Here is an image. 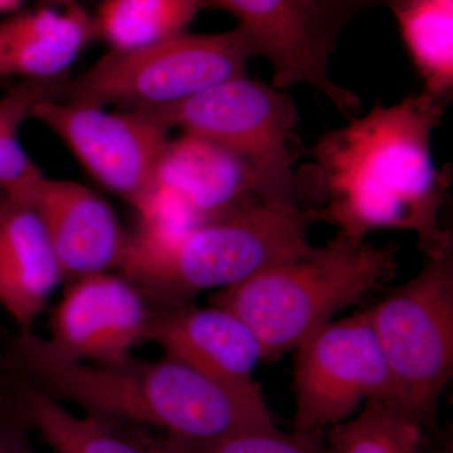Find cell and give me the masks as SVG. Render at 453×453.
<instances>
[{"mask_svg": "<svg viewBox=\"0 0 453 453\" xmlns=\"http://www.w3.org/2000/svg\"><path fill=\"white\" fill-rule=\"evenodd\" d=\"M447 105L421 91L395 105L377 103L320 136L305 172L316 223L356 238L377 229L410 232L425 257L453 249L441 220L451 170L438 169L432 157Z\"/></svg>", "mask_w": 453, "mask_h": 453, "instance_id": "6da1fadb", "label": "cell"}, {"mask_svg": "<svg viewBox=\"0 0 453 453\" xmlns=\"http://www.w3.org/2000/svg\"><path fill=\"white\" fill-rule=\"evenodd\" d=\"M315 223L312 211L296 203L271 202L203 220L166 242L130 234L120 271L151 309L181 305L306 255Z\"/></svg>", "mask_w": 453, "mask_h": 453, "instance_id": "7a4b0ae2", "label": "cell"}, {"mask_svg": "<svg viewBox=\"0 0 453 453\" xmlns=\"http://www.w3.org/2000/svg\"><path fill=\"white\" fill-rule=\"evenodd\" d=\"M396 271L395 244L377 246L338 231L299 258L214 291L210 303L240 316L258 339L265 362H273L338 312L381 290Z\"/></svg>", "mask_w": 453, "mask_h": 453, "instance_id": "3957f363", "label": "cell"}, {"mask_svg": "<svg viewBox=\"0 0 453 453\" xmlns=\"http://www.w3.org/2000/svg\"><path fill=\"white\" fill-rule=\"evenodd\" d=\"M256 57L240 27L210 35L183 32L140 49L109 50L79 76L59 80L52 97L119 109H165L244 76Z\"/></svg>", "mask_w": 453, "mask_h": 453, "instance_id": "277c9868", "label": "cell"}, {"mask_svg": "<svg viewBox=\"0 0 453 453\" xmlns=\"http://www.w3.org/2000/svg\"><path fill=\"white\" fill-rule=\"evenodd\" d=\"M425 258L416 275L368 312L392 374L395 403L428 429L436 426L453 374V249Z\"/></svg>", "mask_w": 453, "mask_h": 453, "instance_id": "5b68a950", "label": "cell"}, {"mask_svg": "<svg viewBox=\"0 0 453 453\" xmlns=\"http://www.w3.org/2000/svg\"><path fill=\"white\" fill-rule=\"evenodd\" d=\"M169 130L210 140L240 155L277 183L299 195L300 118L288 92L244 76L220 82L178 105L145 110ZM305 208V205H303Z\"/></svg>", "mask_w": 453, "mask_h": 453, "instance_id": "8992f818", "label": "cell"}, {"mask_svg": "<svg viewBox=\"0 0 453 453\" xmlns=\"http://www.w3.org/2000/svg\"><path fill=\"white\" fill-rule=\"evenodd\" d=\"M294 431L325 434L357 405L395 402L388 363L368 310L315 330L295 349Z\"/></svg>", "mask_w": 453, "mask_h": 453, "instance_id": "52a82bcc", "label": "cell"}, {"mask_svg": "<svg viewBox=\"0 0 453 453\" xmlns=\"http://www.w3.org/2000/svg\"><path fill=\"white\" fill-rule=\"evenodd\" d=\"M29 119L52 131L98 184L133 208L153 187L170 133L145 110H110L52 96L38 101Z\"/></svg>", "mask_w": 453, "mask_h": 453, "instance_id": "ba28073f", "label": "cell"}, {"mask_svg": "<svg viewBox=\"0 0 453 453\" xmlns=\"http://www.w3.org/2000/svg\"><path fill=\"white\" fill-rule=\"evenodd\" d=\"M228 12L251 40L258 57L273 68V86L288 91L308 86L327 98L348 120L362 110L350 89L334 81L330 61L336 50L338 23L320 0H203Z\"/></svg>", "mask_w": 453, "mask_h": 453, "instance_id": "9c48e42d", "label": "cell"}, {"mask_svg": "<svg viewBox=\"0 0 453 453\" xmlns=\"http://www.w3.org/2000/svg\"><path fill=\"white\" fill-rule=\"evenodd\" d=\"M151 306L125 276L95 273L73 280L50 321L47 347L64 359L111 363L144 342Z\"/></svg>", "mask_w": 453, "mask_h": 453, "instance_id": "30bf717a", "label": "cell"}, {"mask_svg": "<svg viewBox=\"0 0 453 453\" xmlns=\"http://www.w3.org/2000/svg\"><path fill=\"white\" fill-rule=\"evenodd\" d=\"M154 184L169 190L201 220L264 203L290 202L303 207L299 195L249 160L190 134L168 139Z\"/></svg>", "mask_w": 453, "mask_h": 453, "instance_id": "8fae6325", "label": "cell"}, {"mask_svg": "<svg viewBox=\"0 0 453 453\" xmlns=\"http://www.w3.org/2000/svg\"><path fill=\"white\" fill-rule=\"evenodd\" d=\"M31 204L43 223L64 280L120 270L130 234L103 196L77 181L44 177Z\"/></svg>", "mask_w": 453, "mask_h": 453, "instance_id": "7c38bea8", "label": "cell"}, {"mask_svg": "<svg viewBox=\"0 0 453 453\" xmlns=\"http://www.w3.org/2000/svg\"><path fill=\"white\" fill-rule=\"evenodd\" d=\"M144 342L162 348L165 357L234 386L257 384L253 372L265 362L264 350L249 325L213 303L151 309Z\"/></svg>", "mask_w": 453, "mask_h": 453, "instance_id": "4fadbf2b", "label": "cell"}, {"mask_svg": "<svg viewBox=\"0 0 453 453\" xmlns=\"http://www.w3.org/2000/svg\"><path fill=\"white\" fill-rule=\"evenodd\" d=\"M64 280L43 223L31 203L0 201V308L31 332L50 294Z\"/></svg>", "mask_w": 453, "mask_h": 453, "instance_id": "5bb4252c", "label": "cell"}, {"mask_svg": "<svg viewBox=\"0 0 453 453\" xmlns=\"http://www.w3.org/2000/svg\"><path fill=\"white\" fill-rule=\"evenodd\" d=\"M92 38L91 16L80 3L46 0L0 22V76L62 79Z\"/></svg>", "mask_w": 453, "mask_h": 453, "instance_id": "9a60e30c", "label": "cell"}, {"mask_svg": "<svg viewBox=\"0 0 453 453\" xmlns=\"http://www.w3.org/2000/svg\"><path fill=\"white\" fill-rule=\"evenodd\" d=\"M17 408L53 453H170L164 438L100 414H74L35 386L20 392Z\"/></svg>", "mask_w": 453, "mask_h": 453, "instance_id": "2e32d148", "label": "cell"}, {"mask_svg": "<svg viewBox=\"0 0 453 453\" xmlns=\"http://www.w3.org/2000/svg\"><path fill=\"white\" fill-rule=\"evenodd\" d=\"M423 92L449 104L453 94V0H387Z\"/></svg>", "mask_w": 453, "mask_h": 453, "instance_id": "e0dca14e", "label": "cell"}, {"mask_svg": "<svg viewBox=\"0 0 453 453\" xmlns=\"http://www.w3.org/2000/svg\"><path fill=\"white\" fill-rule=\"evenodd\" d=\"M204 8L203 0H103L92 27L110 50H135L187 32Z\"/></svg>", "mask_w": 453, "mask_h": 453, "instance_id": "ac0fdd59", "label": "cell"}, {"mask_svg": "<svg viewBox=\"0 0 453 453\" xmlns=\"http://www.w3.org/2000/svg\"><path fill=\"white\" fill-rule=\"evenodd\" d=\"M423 431L395 402L371 401L327 429L326 442L333 453H419Z\"/></svg>", "mask_w": 453, "mask_h": 453, "instance_id": "d6986e66", "label": "cell"}, {"mask_svg": "<svg viewBox=\"0 0 453 453\" xmlns=\"http://www.w3.org/2000/svg\"><path fill=\"white\" fill-rule=\"evenodd\" d=\"M165 442L170 453H333L324 434H288L276 426L250 429L203 445L177 446L166 440Z\"/></svg>", "mask_w": 453, "mask_h": 453, "instance_id": "ffe728a7", "label": "cell"}, {"mask_svg": "<svg viewBox=\"0 0 453 453\" xmlns=\"http://www.w3.org/2000/svg\"><path fill=\"white\" fill-rule=\"evenodd\" d=\"M44 177L37 164L26 153L18 134L0 140V192L4 198L31 203Z\"/></svg>", "mask_w": 453, "mask_h": 453, "instance_id": "44dd1931", "label": "cell"}, {"mask_svg": "<svg viewBox=\"0 0 453 453\" xmlns=\"http://www.w3.org/2000/svg\"><path fill=\"white\" fill-rule=\"evenodd\" d=\"M59 80H25L0 98V140L18 134L22 122L31 116L35 104L42 98L52 96L53 88Z\"/></svg>", "mask_w": 453, "mask_h": 453, "instance_id": "7402d4cb", "label": "cell"}, {"mask_svg": "<svg viewBox=\"0 0 453 453\" xmlns=\"http://www.w3.org/2000/svg\"><path fill=\"white\" fill-rule=\"evenodd\" d=\"M28 425L20 413L0 414V453H37L28 438Z\"/></svg>", "mask_w": 453, "mask_h": 453, "instance_id": "603a6c76", "label": "cell"}, {"mask_svg": "<svg viewBox=\"0 0 453 453\" xmlns=\"http://www.w3.org/2000/svg\"><path fill=\"white\" fill-rule=\"evenodd\" d=\"M327 13L344 29L350 20L372 8L384 7L387 0H320Z\"/></svg>", "mask_w": 453, "mask_h": 453, "instance_id": "cb8c5ba5", "label": "cell"}, {"mask_svg": "<svg viewBox=\"0 0 453 453\" xmlns=\"http://www.w3.org/2000/svg\"><path fill=\"white\" fill-rule=\"evenodd\" d=\"M22 2L23 0H0V13L13 11V9L19 7Z\"/></svg>", "mask_w": 453, "mask_h": 453, "instance_id": "d4e9b609", "label": "cell"}, {"mask_svg": "<svg viewBox=\"0 0 453 453\" xmlns=\"http://www.w3.org/2000/svg\"><path fill=\"white\" fill-rule=\"evenodd\" d=\"M432 453H453L451 437L446 436L440 447H436Z\"/></svg>", "mask_w": 453, "mask_h": 453, "instance_id": "484cf974", "label": "cell"}, {"mask_svg": "<svg viewBox=\"0 0 453 453\" xmlns=\"http://www.w3.org/2000/svg\"><path fill=\"white\" fill-rule=\"evenodd\" d=\"M49 2H56V3H80V0H49Z\"/></svg>", "mask_w": 453, "mask_h": 453, "instance_id": "4316f807", "label": "cell"}]
</instances>
